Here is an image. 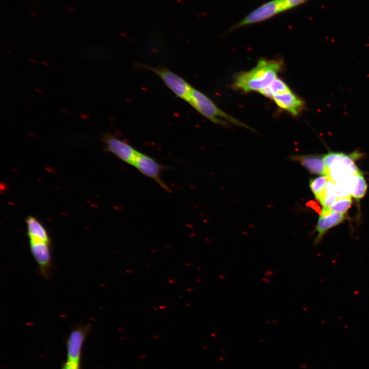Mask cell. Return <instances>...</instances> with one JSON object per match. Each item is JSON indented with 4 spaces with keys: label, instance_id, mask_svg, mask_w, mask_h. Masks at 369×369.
Segmentation results:
<instances>
[{
    "label": "cell",
    "instance_id": "cell-1",
    "mask_svg": "<svg viewBox=\"0 0 369 369\" xmlns=\"http://www.w3.org/2000/svg\"><path fill=\"white\" fill-rule=\"evenodd\" d=\"M282 66L279 60L262 59L252 69L238 73L234 78L233 87L244 92H259L278 77Z\"/></svg>",
    "mask_w": 369,
    "mask_h": 369
},
{
    "label": "cell",
    "instance_id": "cell-2",
    "mask_svg": "<svg viewBox=\"0 0 369 369\" xmlns=\"http://www.w3.org/2000/svg\"><path fill=\"white\" fill-rule=\"evenodd\" d=\"M189 104L201 115L214 124L226 125L227 121L247 129L249 126L221 110L206 94L193 88Z\"/></svg>",
    "mask_w": 369,
    "mask_h": 369
},
{
    "label": "cell",
    "instance_id": "cell-3",
    "mask_svg": "<svg viewBox=\"0 0 369 369\" xmlns=\"http://www.w3.org/2000/svg\"><path fill=\"white\" fill-rule=\"evenodd\" d=\"M356 155H347L342 153L330 152L323 156L329 179L335 182L351 174H356L360 170L354 162Z\"/></svg>",
    "mask_w": 369,
    "mask_h": 369
},
{
    "label": "cell",
    "instance_id": "cell-4",
    "mask_svg": "<svg viewBox=\"0 0 369 369\" xmlns=\"http://www.w3.org/2000/svg\"><path fill=\"white\" fill-rule=\"evenodd\" d=\"M137 66L155 73L177 97L189 103L193 87L183 78L164 66L151 67L141 64Z\"/></svg>",
    "mask_w": 369,
    "mask_h": 369
},
{
    "label": "cell",
    "instance_id": "cell-5",
    "mask_svg": "<svg viewBox=\"0 0 369 369\" xmlns=\"http://www.w3.org/2000/svg\"><path fill=\"white\" fill-rule=\"evenodd\" d=\"M91 329V325L79 324L71 329L66 340V362L80 366L83 346Z\"/></svg>",
    "mask_w": 369,
    "mask_h": 369
},
{
    "label": "cell",
    "instance_id": "cell-6",
    "mask_svg": "<svg viewBox=\"0 0 369 369\" xmlns=\"http://www.w3.org/2000/svg\"><path fill=\"white\" fill-rule=\"evenodd\" d=\"M283 12L281 0H271L256 8L241 20L234 24L229 30L236 29L254 24L259 23Z\"/></svg>",
    "mask_w": 369,
    "mask_h": 369
},
{
    "label": "cell",
    "instance_id": "cell-7",
    "mask_svg": "<svg viewBox=\"0 0 369 369\" xmlns=\"http://www.w3.org/2000/svg\"><path fill=\"white\" fill-rule=\"evenodd\" d=\"M30 252L37 263L39 274L45 279H49L53 270L51 242L29 241Z\"/></svg>",
    "mask_w": 369,
    "mask_h": 369
},
{
    "label": "cell",
    "instance_id": "cell-8",
    "mask_svg": "<svg viewBox=\"0 0 369 369\" xmlns=\"http://www.w3.org/2000/svg\"><path fill=\"white\" fill-rule=\"evenodd\" d=\"M102 141L106 151L114 154L124 162L133 166L139 151L133 146L110 134L104 135Z\"/></svg>",
    "mask_w": 369,
    "mask_h": 369
},
{
    "label": "cell",
    "instance_id": "cell-9",
    "mask_svg": "<svg viewBox=\"0 0 369 369\" xmlns=\"http://www.w3.org/2000/svg\"><path fill=\"white\" fill-rule=\"evenodd\" d=\"M133 166L142 174L155 181L166 192L171 191L161 177V173L165 167L152 157L139 152Z\"/></svg>",
    "mask_w": 369,
    "mask_h": 369
},
{
    "label": "cell",
    "instance_id": "cell-10",
    "mask_svg": "<svg viewBox=\"0 0 369 369\" xmlns=\"http://www.w3.org/2000/svg\"><path fill=\"white\" fill-rule=\"evenodd\" d=\"M345 218L344 214L330 211L327 208L323 207L315 230L317 235L314 240V245L315 246L320 242L330 229L341 223Z\"/></svg>",
    "mask_w": 369,
    "mask_h": 369
},
{
    "label": "cell",
    "instance_id": "cell-11",
    "mask_svg": "<svg viewBox=\"0 0 369 369\" xmlns=\"http://www.w3.org/2000/svg\"><path fill=\"white\" fill-rule=\"evenodd\" d=\"M277 106L292 115H299L305 108L303 100L291 90L274 95L272 98Z\"/></svg>",
    "mask_w": 369,
    "mask_h": 369
},
{
    "label": "cell",
    "instance_id": "cell-12",
    "mask_svg": "<svg viewBox=\"0 0 369 369\" xmlns=\"http://www.w3.org/2000/svg\"><path fill=\"white\" fill-rule=\"evenodd\" d=\"M293 159L298 161L311 174L321 175H327V174L323 156L296 155L293 157Z\"/></svg>",
    "mask_w": 369,
    "mask_h": 369
},
{
    "label": "cell",
    "instance_id": "cell-13",
    "mask_svg": "<svg viewBox=\"0 0 369 369\" xmlns=\"http://www.w3.org/2000/svg\"><path fill=\"white\" fill-rule=\"evenodd\" d=\"M27 233L29 241L51 242L50 235L45 226L36 217L29 216L26 219Z\"/></svg>",
    "mask_w": 369,
    "mask_h": 369
},
{
    "label": "cell",
    "instance_id": "cell-14",
    "mask_svg": "<svg viewBox=\"0 0 369 369\" xmlns=\"http://www.w3.org/2000/svg\"><path fill=\"white\" fill-rule=\"evenodd\" d=\"M356 174L349 175L335 182L338 198L351 195L355 182Z\"/></svg>",
    "mask_w": 369,
    "mask_h": 369
},
{
    "label": "cell",
    "instance_id": "cell-15",
    "mask_svg": "<svg viewBox=\"0 0 369 369\" xmlns=\"http://www.w3.org/2000/svg\"><path fill=\"white\" fill-rule=\"evenodd\" d=\"M290 90V88L284 81L277 77L268 87L259 93L266 97L272 98L274 95Z\"/></svg>",
    "mask_w": 369,
    "mask_h": 369
},
{
    "label": "cell",
    "instance_id": "cell-16",
    "mask_svg": "<svg viewBox=\"0 0 369 369\" xmlns=\"http://www.w3.org/2000/svg\"><path fill=\"white\" fill-rule=\"evenodd\" d=\"M337 197L335 182L329 179L323 192L317 200L324 208H329L335 202Z\"/></svg>",
    "mask_w": 369,
    "mask_h": 369
},
{
    "label": "cell",
    "instance_id": "cell-17",
    "mask_svg": "<svg viewBox=\"0 0 369 369\" xmlns=\"http://www.w3.org/2000/svg\"><path fill=\"white\" fill-rule=\"evenodd\" d=\"M329 179V177L324 175L310 179L309 187L317 200L323 192Z\"/></svg>",
    "mask_w": 369,
    "mask_h": 369
},
{
    "label": "cell",
    "instance_id": "cell-18",
    "mask_svg": "<svg viewBox=\"0 0 369 369\" xmlns=\"http://www.w3.org/2000/svg\"><path fill=\"white\" fill-rule=\"evenodd\" d=\"M367 184L361 172L356 175V180L351 196L359 200L365 194Z\"/></svg>",
    "mask_w": 369,
    "mask_h": 369
},
{
    "label": "cell",
    "instance_id": "cell-19",
    "mask_svg": "<svg viewBox=\"0 0 369 369\" xmlns=\"http://www.w3.org/2000/svg\"><path fill=\"white\" fill-rule=\"evenodd\" d=\"M352 203V196L340 197L335 202L327 208L330 211L345 214Z\"/></svg>",
    "mask_w": 369,
    "mask_h": 369
},
{
    "label": "cell",
    "instance_id": "cell-20",
    "mask_svg": "<svg viewBox=\"0 0 369 369\" xmlns=\"http://www.w3.org/2000/svg\"><path fill=\"white\" fill-rule=\"evenodd\" d=\"M283 12L304 4L309 0H281Z\"/></svg>",
    "mask_w": 369,
    "mask_h": 369
},
{
    "label": "cell",
    "instance_id": "cell-21",
    "mask_svg": "<svg viewBox=\"0 0 369 369\" xmlns=\"http://www.w3.org/2000/svg\"><path fill=\"white\" fill-rule=\"evenodd\" d=\"M61 369H80V366L68 362L63 365Z\"/></svg>",
    "mask_w": 369,
    "mask_h": 369
}]
</instances>
